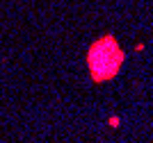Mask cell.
Listing matches in <instances>:
<instances>
[{
	"instance_id": "6da1fadb",
	"label": "cell",
	"mask_w": 153,
	"mask_h": 143,
	"mask_svg": "<svg viewBox=\"0 0 153 143\" xmlns=\"http://www.w3.org/2000/svg\"><path fill=\"white\" fill-rule=\"evenodd\" d=\"M126 52L119 48L117 39L112 34L96 39L87 50V68L94 82H108L117 77V73L121 70Z\"/></svg>"
}]
</instances>
